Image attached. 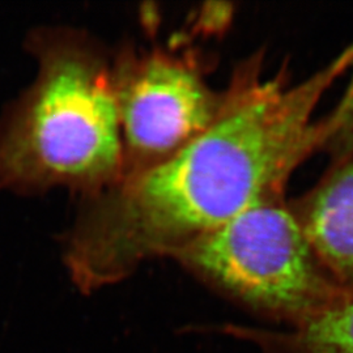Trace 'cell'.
<instances>
[{
    "label": "cell",
    "instance_id": "cell-5",
    "mask_svg": "<svg viewBox=\"0 0 353 353\" xmlns=\"http://www.w3.org/2000/svg\"><path fill=\"white\" fill-rule=\"evenodd\" d=\"M290 205L321 265L339 288L353 293V156L335 163Z\"/></svg>",
    "mask_w": 353,
    "mask_h": 353
},
{
    "label": "cell",
    "instance_id": "cell-1",
    "mask_svg": "<svg viewBox=\"0 0 353 353\" xmlns=\"http://www.w3.org/2000/svg\"><path fill=\"white\" fill-rule=\"evenodd\" d=\"M350 61L348 46L296 83L287 67L267 74L265 52L239 64L223 110L203 134L161 164L83 198L63 246L76 287L92 293L118 284L252 205L284 196L290 176L316 152V108Z\"/></svg>",
    "mask_w": 353,
    "mask_h": 353
},
{
    "label": "cell",
    "instance_id": "cell-7",
    "mask_svg": "<svg viewBox=\"0 0 353 353\" xmlns=\"http://www.w3.org/2000/svg\"><path fill=\"white\" fill-rule=\"evenodd\" d=\"M347 72L350 79L332 110L316 121V152H325L334 164L353 156V42Z\"/></svg>",
    "mask_w": 353,
    "mask_h": 353
},
{
    "label": "cell",
    "instance_id": "cell-6",
    "mask_svg": "<svg viewBox=\"0 0 353 353\" xmlns=\"http://www.w3.org/2000/svg\"><path fill=\"white\" fill-rule=\"evenodd\" d=\"M223 331L252 341L265 353H353V293L343 292L285 331L232 325Z\"/></svg>",
    "mask_w": 353,
    "mask_h": 353
},
{
    "label": "cell",
    "instance_id": "cell-4",
    "mask_svg": "<svg viewBox=\"0 0 353 353\" xmlns=\"http://www.w3.org/2000/svg\"><path fill=\"white\" fill-rule=\"evenodd\" d=\"M123 178L161 164L198 138L225 103L192 50L125 45L112 55ZM121 179V181H122Z\"/></svg>",
    "mask_w": 353,
    "mask_h": 353
},
{
    "label": "cell",
    "instance_id": "cell-3",
    "mask_svg": "<svg viewBox=\"0 0 353 353\" xmlns=\"http://www.w3.org/2000/svg\"><path fill=\"white\" fill-rule=\"evenodd\" d=\"M172 259L230 301L288 326L344 292L318 261L285 196L252 205Z\"/></svg>",
    "mask_w": 353,
    "mask_h": 353
},
{
    "label": "cell",
    "instance_id": "cell-2",
    "mask_svg": "<svg viewBox=\"0 0 353 353\" xmlns=\"http://www.w3.org/2000/svg\"><path fill=\"white\" fill-rule=\"evenodd\" d=\"M34 81L0 118V189L20 195L67 189L93 196L123 176L112 55L89 33H29Z\"/></svg>",
    "mask_w": 353,
    "mask_h": 353
}]
</instances>
